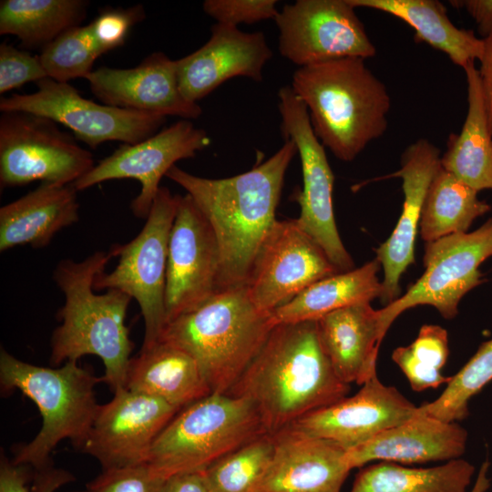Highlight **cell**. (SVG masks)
Returning <instances> with one entry per match:
<instances>
[{"label": "cell", "instance_id": "6da1fadb", "mask_svg": "<svg viewBox=\"0 0 492 492\" xmlns=\"http://www.w3.org/2000/svg\"><path fill=\"white\" fill-rule=\"evenodd\" d=\"M296 153L293 141L285 139L266 161L233 177L202 178L176 165L166 174L186 190L214 231L220 256L219 291L246 284L258 250L277 220L285 173Z\"/></svg>", "mask_w": 492, "mask_h": 492}, {"label": "cell", "instance_id": "7a4b0ae2", "mask_svg": "<svg viewBox=\"0 0 492 492\" xmlns=\"http://www.w3.org/2000/svg\"><path fill=\"white\" fill-rule=\"evenodd\" d=\"M350 389L324 353L315 320L275 324L226 395L250 400L265 431L274 434L344 398Z\"/></svg>", "mask_w": 492, "mask_h": 492}, {"label": "cell", "instance_id": "3957f363", "mask_svg": "<svg viewBox=\"0 0 492 492\" xmlns=\"http://www.w3.org/2000/svg\"><path fill=\"white\" fill-rule=\"evenodd\" d=\"M111 257L109 251H98L80 261L61 260L56 266L53 278L65 303L58 311L61 323L51 338L50 361L57 365L97 355L105 367L101 381L115 392L125 387L134 344L125 324L132 298L115 289L95 292V279Z\"/></svg>", "mask_w": 492, "mask_h": 492}, {"label": "cell", "instance_id": "277c9868", "mask_svg": "<svg viewBox=\"0 0 492 492\" xmlns=\"http://www.w3.org/2000/svg\"><path fill=\"white\" fill-rule=\"evenodd\" d=\"M291 87L305 104L314 134L339 159H354L387 129L391 99L364 58L299 67Z\"/></svg>", "mask_w": 492, "mask_h": 492}, {"label": "cell", "instance_id": "5b68a950", "mask_svg": "<svg viewBox=\"0 0 492 492\" xmlns=\"http://www.w3.org/2000/svg\"><path fill=\"white\" fill-rule=\"evenodd\" d=\"M251 302L246 284L218 291L198 308L169 322L159 339L189 354L212 393L227 394L274 326Z\"/></svg>", "mask_w": 492, "mask_h": 492}, {"label": "cell", "instance_id": "8992f818", "mask_svg": "<svg viewBox=\"0 0 492 492\" xmlns=\"http://www.w3.org/2000/svg\"><path fill=\"white\" fill-rule=\"evenodd\" d=\"M0 381L5 389H17L37 406L42 425L35 438L15 451L13 462L43 469L50 454L64 439L79 447L93 423L97 407L95 384L101 381L75 361L59 368L44 367L0 352Z\"/></svg>", "mask_w": 492, "mask_h": 492}, {"label": "cell", "instance_id": "52a82bcc", "mask_svg": "<svg viewBox=\"0 0 492 492\" xmlns=\"http://www.w3.org/2000/svg\"><path fill=\"white\" fill-rule=\"evenodd\" d=\"M265 433L250 400L212 393L174 415L154 440L147 463L166 480L177 474L205 470Z\"/></svg>", "mask_w": 492, "mask_h": 492}, {"label": "cell", "instance_id": "ba28073f", "mask_svg": "<svg viewBox=\"0 0 492 492\" xmlns=\"http://www.w3.org/2000/svg\"><path fill=\"white\" fill-rule=\"evenodd\" d=\"M176 211L177 195L160 187L140 232L108 251L118 258L115 269L99 273L94 282L95 290H118L137 301L145 323L141 348L158 342L166 325L168 251Z\"/></svg>", "mask_w": 492, "mask_h": 492}, {"label": "cell", "instance_id": "9c48e42d", "mask_svg": "<svg viewBox=\"0 0 492 492\" xmlns=\"http://www.w3.org/2000/svg\"><path fill=\"white\" fill-rule=\"evenodd\" d=\"M95 166L93 155L54 120L23 111L0 117V185L73 184Z\"/></svg>", "mask_w": 492, "mask_h": 492}, {"label": "cell", "instance_id": "30bf717a", "mask_svg": "<svg viewBox=\"0 0 492 492\" xmlns=\"http://www.w3.org/2000/svg\"><path fill=\"white\" fill-rule=\"evenodd\" d=\"M278 97L281 130L285 139L295 144L302 166V190L294 194L301 212L295 221L323 249L340 272L351 271L354 261L343 246L335 223L333 205L334 176L324 147L313 132L305 104L291 86L282 87Z\"/></svg>", "mask_w": 492, "mask_h": 492}, {"label": "cell", "instance_id": "8fae6325", "mask_svg": "<svg viewBox=\"0 0 492 492\" xmlns=\"http://www.w3.org/2000/svg\"><path fill=\"white\" fill-rule=\"evenodd\" d=\"M491 256L492 219L472 232L426 242L421 278L403 296L378 310L381 337L402 313L417 305H431L444 318L453 319L462 297L482 282L478 267Z\"/></svg>", "mask_w": 492, "mask_h": 492}, {"label": "cell", "instance_id": "7c38bea8", "mask_svg": "<svg viewBox=\"0 0 492 492\" xmlns=\"http://www.w3.org/2000/svg\"><path fill=\"white\" fill-rule=\"evenodd\" d=\"M31 94L0 99L1 112L23 111L48 118L68 128L92 149L107 141L137 144L159 131L167 117L98 104L83 97L68 83L49 77L37 81Z\"/></svg>", "mask_w": 492, "mask_h": 492}, {"label": "cell", "instance_id": "4fadbf2b", "mask_svg": "<svg viewBox=\"0 0 492 492\" xmlns=\"http://www.w3.org/2000/svg\"><path fill=\"white\" fill-rule=\"evenodd\" d=\"M354 9L347 0H297L283 5L274 18L280 54L299 67L375 56Z\"/></svg>", "mask_w": 492, "mask_h": 492}, {"label": "cell", "instance_id": "5bb4252c", "mask_svg": "<svg viewBox=\"0 0 492 492\" xmlns=\"http://www.w3.org/2000/svg\"><path fill=\"white\" fill-rule=\"evenodd\" d=\"M339 272L295 219L276 220L258 250L246 286L254 305L272 314L310 285Z\"/></svg>", "mask_w": 492, "mask_h": 492}, {"label": "cell", "instance_id": "9a60e30c", "mask_svg": "<svg viewBox=\"0 0 492 492\" xmlns=\"http://www.w3.org/2000/svg\"><path fill=\"white\" fill-rule=\"evenodd\" d=\"M220 269L219 244L210 222L190 195H177L168 251L166 324L219 291Z\"/></svg>", "mask_w": 492, "mask_h": 492}, {"label": "cell", "instance_id": "2e32d148", "mask_svg": "<svg viewBox=\"0 0 492 492\" xmlns=\"http://www.w3.org/2000/svg\"><path fill=\"white\" fill-rule=\"evenodd\" d=\"M210 142L204 129L180 119L137 144L120 145L73 185L80 191L107 180L137 179L140 191L131 201V210L135 217L147 219L161 179L177 161L194 158Z\"/></svg>", "mask_w": 492, "mask_h": 492}, {"label": "cell", "instance_id": "e0dca14e", "mask_svg": "<svg viewBox=\"0 0 492 492\" xmlns=\"http://www.w3.org/2000/svg\"><path fill=\"white\" fill-rule=\"evenodd\" d=\"M113 393L109 402L98 405L78 447L103 469L147 462L154 440L179 412L159 398L125 387Z\"/></svg>", "mask_w": 492, "mask_h": 492}, {"label": "cell", "instance_id": "ac0fdd59", "mask_svg": "<svg viewBox=\"0 0 492 492\" xmlns=\"http://www.w3.org/2000/svg\"><path fill=\"white\" fill-rule=\"evenodd\" d=\"M416 409L395 387L383 384L375 374L355 395L311 412L291 426L349 450L406 421Z\"/></svg>", "mask_w": 492, "mask_h": 492}, {"label": "cell", "instance_id": "d6986e66", "mask_svg": "<svg viewBox=\"0 0 492 492\" xmlns=\"http://www.w3.org/2000/svg\"><path fill=\"white\" fill-rule=\"evenodd\" d=\"M86 79L107 106L187 120L202 114L199 104L186 99L179 89L176 60L162 52L149 55L131 68L100 67Z\"/></svg>", "mask_w": 492, "mask_h": 492}, {"label": "cell", "instance_id": "ffe728a7", "mask_svg": "<svg viewBox=\"0 0 492 492\" xmlns=\"http://www.w3.org/2000/svg\"><path fill=\"white\" fill-rule=\"evenodd\" d=\"M272 56L261 32L216 23L202 46L176 60L179 89L186 99L198 103L228 79L243 77L261 82Z\"/></svg>", "mask_w": 492, "mask_h": 492}, {"label": "cell", "instance_id": "44dd1931", "mask_svg": "<svg viewBox=\"0 0 492 492\" xmlns=\"http://www.w3.org/2000/svg\"><path fill=\"white\" fill-rule=\"evenodd\" d=\"M272 435L273 450L258 492H340L352 470L338 444L287 426Z\"/></svg>", "mask_w": 492, "mask_h": 492}, {"label": "cell", "instance_id": "7402d4cb", "mask_svg": "<svg viewBox=\"0 0 492 492\" xmlns=\"http://www.w3.org/2000/svg\"><path fill=\"white\" fill-rule=\"evenodd\" d=\"M441 169L440 150L420 138L404 151L401 168L384 179L401 178L405 200L403 210L390 237L376 250L384 269L381 301L386 305L399 297L401 276L415 261L417 228L427 190Z\"/></svg>", "mask_w": 492, "mask_h": 492}, {"label": "cell", "instance_id": "603a6c76", "mask_svg": "<svg viewBox=\"0 0 492 492\" xmlns=\"http://www.w3.org/2000/svg\"><path fill=\"white\" fill-rule=\"evenodd\" d=\"M468 434L457 422L419 413L368 442L346 450L351 469L379 460L401 465L450 461L464 455Z\"/></svg>", "mask_w": 492, "mask_h": 492}, {"label": "cell", "instance_id": "cb8c5ba5", "mask_svg": "<svg viewBox=\"0 0 492 492\" xmlns=\"http://www.w3.org/2000/svg\"><path fill=\"white\" fill-rule=\"evenodd\" d=\"M318 335L338 377L359 385L377 374L380 343L379 312L361 302L329 313L316 320Z\"/></svg>", "mask_w": 492, "mask_h": 492}, {"label": "cell", "instance_id": "d4e9b609", "mask_svg": "<svg viewBox=\"0 0 492 492\" xmlns=\"http://www.w3.org/2000/svg\"><path fill=\"white\" fill-rule=\"evenodd\" d=\"M79 219L73 184L41 183L0 208V251L16 246H47L55 235Z\"/></svg>", "mask_w": 492, "mask_h": 492}, {"label": "cell", "instance_id": "484cf974", "mask_svg": "<svg viewBox=\"0 0 492 492\" xmlns=\"http://www.w3.org/2000/svg\"><path fill=\"white\" fill-rule=\"evenodd\" d=\"M125 388L159 398L178 411L212 394L196 361L162 339L131 357Z\"/></svg>", "mask_w": 492, "mask_h": 492}, {"label": "cell", "instance_id": "4316f807", "mask_svg": "<svg viewBox=\"0 0 492 492\" xmlns=\"http://www.w3.org/2000/svg\"><path fill=\"white\" fill-rule=\"evenodd\" d=\"M463 69L467 83V113L461 131L448 137L441 167L478 192L492 190V133L478 69L475 62Z\"/></svg>", "mask_w": 492, "mask_h": 492}, {"label": "cell", "instance_id": "83f0119b", "mask_svg": "<svg viewBox=\"0 0 492 492\" xmlns=\"http://www.w3.org/2000/svg\"><path fill=\"white\" fill-rule=\"evenodd\" d=\"M356 7L379 10L407 23L415 30V41L425 42L444 52L451 61L466 67L479 60L484 40L471 30L456 27L448 18L446 7L436 0H347Z\"/></svg>", "mask_w": 492, "mask_h": 492}, {"label": "cell", "instance_id": "f1b7e54d", "mask_svg": "<svg viewBox=\"0 0 492 492\" xmlns=\"http://www.w3.org/2000/svg\"><path fill=\"white\" fill-rule=\"evenodd\" d=\"M380 267L375 258L314 282L272 313L274 324L315 321L338 309L380 298Z\"/></svg>", "mask_w": 492, "mask_h": 492}, {"label": "cell", "instance_id": "f546056e", "mask_svg": "<svg viewBox=\"0 0 492 492\" xmlns=\"http://www.w3.org/2000/svg\"><path fill=\"white\" fill-rule=\"evenodd\" d=\"M85 0H2L0 35L16 36L25 49L40 52L67 30L81 26Z\"/></svg>", "mask_w": 492, "mask_h": 492}, {"label": "cell", "instance_id": "4dcf8cb0", "mask_svg": "<svg viewBox=\"0 0 492 492\" xmlns=\"http://www.w3.org/2000/svg\"><path fill=\"white\" fill-rule=\"evenodd\" d=\"M475 473L463 458L430 467L380 462L364 466L349 492H468Z\"/></svg>", "mask_w": 492, "mask_h": 492}, {"label": "cell", "instance_id": "1f68e13d", "mask_svg": "<svg viewBox=\"0 0 492 492\" xmlns=\"http://www.w3.org/2000/svg\"><path fill=\"white\" fill-rule=\"evenodd\" d=\"M490 210L477 191L442 167L434 177L424 201L420 235L426 242L466 232L472 222Z\"/></svg>", "mask_w": 492, "mask_h": 492}, {"label": "cell", "instance_id": "d6a6232c", "mask_svg": "<svg viewBox=\"0 0 492 492\" xmlns=\"http://www.w3.org/2000/svg\"><path fill=\"white\" fill-rule=\"evenodd\" d=\"M273 450L265 433L220 458L205 469L211 492H258Z\"/></svg>", "mask_w": 492, "mask_h": 492}, {"label": "cell", "instance_id": "836d02e7", "mask_svg": "<svg viewBox=\"0 0 492 492\" xmlns=\"http://www.w3.org/2000/svg\"><path fill=\"white\" fill-rule=\"evenodd\" d=\"M448 354L446 330L439 325L425 324L412 343L394 350L392 359L405 375L411 388L422 392L449 382L450 377L441 373Z\"/></svg>", "mask_w": 492, "mask_h": 492}, {"label": "cell", "instance_id": "e575fe53", "mask_svg": "<svg viewBox=\"0 0 492 492\" xmlns=\"http://www.w3.org/2000/svg\"><path fill=\"white\" fill-rule=\"evenodd\" d=\"M492 381V339L484 342L469 361L453 376L434 401L417 411L447 422H459L469 414L468 404Z\"/></svg>", "mask_w": 492, "mask_h": 492}, {"label": "cell", "instance_id": "d590c367", "mask_svg": "<svg viewBox=\"0 0 492 492\" xmlns=\"http://www.w3.org/2000/svg\"><path fill=\"white\" fill-rule=\"evenodd\" d=\"M100 54L87 25L70 28L47 45L39 55L47 77L60 83L87 78Z\"/></svg>", "mask_w": 492, "mask_h": 492}, {"label": "cell", "instance_id": "8d00e7d4", "mask_svg": "<svg viewBox=\"0 0 492 492\" xmlns=\"http://www.w3.org/2000/svg\"><path fill=\"white\" fill-rule=\"evenodd\" d=\"M74 479L69 472L53 466L35 469L1 457L0 492H55Z\"/></svg>", "mask_w": 492, "mask_h": 492}, {"label": "cell", "instance_id": "74e56055", "mask_svg": "<svg viewBox=\"0 0 492 492\" xmlns=\"http://www.w3.org/2000/svg\"><path fill=\"white\" fill-rule=\"evenodd\" d=\"M146 16L142 5L105 8L87 25L100 56L122 46L131 29Z\"/></svg>", "mask_w": 492, "mask_h": 492}, {"label": "cell", "instance_id": "f35d334b", "mask_svg": "<svg viewBox=\"0 0 492 492\" xmlns=\"http://www.w3.org/2000/svg\"><path fill=\"white\" fill-rule=\"evenodd\" d=\"M165 479L147 462L103 469L87 484L89 492H161Z\"/></svg>", "mask_w": 492, "mask_h": 492}, {"label": "cell", "instance_id": "ab89813d", "mask_svg": "<svg viewBox=\"0 0 492 492\" xmlns=\"http://www.w3.org/2000/svg\"><path fill=\"white\" fill-rule=\"evenodd\" d=\"M276 4L275 0H206L202 7L218 24L238 27L241 23L274 20L279 12Z\"/></svg>", "mask_w": 492, "mask_h": 492}, {"label": "cell", "instance_id": "60d3db41", "mask_svg": "<svg viewBox=\"0 0 492 492\" xmlns=\"http://www.w3.org/2000/svg\"><path fill=\"white\" fill-rule=\"evenodd\" d=\"M47 77L39 56L4 42L0 46V94Z\"/></svg>", "mask_w": 492, "mask_h": 492}, {"label": "cell", "instance_id": "b9f144b4", "mask_svg": "<svg viewBox=\"0 0 492 492\" xmlns=\"http://www.w3.org/2000/svg\"><path fill=\"white\" fill-rule=\"evenodd\" d=\"M456 8H464L475 20L483 39L492 36V0L450 1Z\"/></svg>", "mask_w": 492, "mask_h": 492}, {"label": "cell", "instance_id": "7bdbcfd3", "mask_svg": "<svg viewBox=\"0 0 492 492\" xmlns=\"http://www.w3.org/2000/svg\"><path fill=\"white\" fill-rule=\"evenodd\" d=\"M161 492H211L205 470L185 472L166 479Z\"/></svg>", "mask_w": 492, "mask_h": 492}, {"label": "cell", "instance_id": "ee69618b", "mask_svg": "<svg viewBox=\"0 0 492 492\" xmlns=\"http://www.w3.org/2000/svg\"><path fill=\"white\" fill-rule=\"evenodd\" d=\"M484 40V51L478 69L483 99L488 124L492 133V36Z\"/></svg>", "mask_w": 492, "mask_h": 492}, {"label": "cell", "instance_id": "f6af8a7d", "mask_svg": "<svg viewBox=\"0 0 492 492\" xmlns=\"http://www.w3.org/2000/svg\"><path fill=\"white\" fill-rule=\"evenodd\" d=\"M490 462L486 459L480 466L474 483L468 492H487L491 486V479L489 477Z\"/></svg>", "mask_w": 492, "mask_h": 492}, {"label": "cell", "instance_id": "bcb514c9", "mask_svg": "<svg viewBox=\"0 0 492 492\" xmlns=\"http://www.w3.org/2000/svg\"><path fill=\"white\" fill-rule=\"evenodd\" d=\"M77 492H89L88 490H85V491H77Z\"/></svg>", "mask_w": 492, "mask_h": 492}]
</instances>
